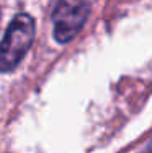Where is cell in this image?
Segmentation results:
<instances>
[{"instance_id": "1", "label": "cell", "mask_w": 152, "mask_h": 153, "mask_svg": "<svg viewBox=\"0 0 152 153\" xmlns=\"http://www.w3.org/2000/svg\"><path fill=\"white\" fill-rule=\"evenodd\" d=\"M34 39V21L26 13L12 20L0 42V72H12L20 65Z\"/></svg>"}, {"instance_id": "2", "label": "cell", "mask_w": 152, "mask_h": 153, "mask_svg": "<svg viewBox=\"0 0 152 153\" xmlns=\"http://www.w3.org/2000/svg\"><path fill=\"white\" fill-rule=\"evenodd\" d=\"M87 16H88L87 0H59L52 13L56 41L66 44L74 39L87 21Z\"/></svg>"}]
</instances>
